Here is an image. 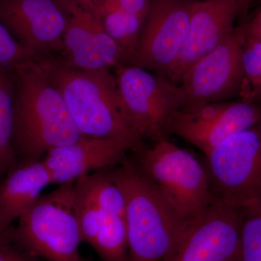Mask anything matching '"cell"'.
<instances>
[{
    "mask_svg": "<svg viewBox=\"0 0 261 261\" xmlns=\"http://www.w3.org/2000/svg\"><path fill=\"white\" fill-rule=\"evenodd\" d=\"M13 73V144L23 162L41 161L51 149L84 137L39 58L20 65Z\"/></svg>",
    "mask_w": 261,
    "mask_h": 261,
    "instance_id": "cell-1",
    "label": "cell"
},
{
    "mask_svg": "<svg viewBox=\"0 0 261 261\" xmlns=\"http://www.w3.org/2000/svg\"><path fill=\"white\" fill-rule=\"evenodd\" d=\"M48 78L61 92L84 137L117 139L140 151L142 140L132 128L110 70L80 69L53 57H39Z\"/></svg>",
    "mask_w": 261,
    "mask_h": 261,
    "instance_id": "cell-2",
    "label": "cell"
},
{
    "mask_svg": "<svg viewBox=\"0 0 261 261\" xmlns=\"http://www.w3.org/2000/svg\"><path fill=\"white\" fill-rule=\"evenodd\" d=\"M123 163L110 174L126 201L129 261H162L190 224L176 214L139 168Z\"/></svg>",
    "mask_w": 261,
    "mask_h": 261,
    "instance_id": "cell-3",
    "label": "cell"
},
{
    "mask_svg": "<svg viewBox=\"0 0 261 261\" xmlns=\"http://www.w3.org/2000/svg\"><path fill=\"white\" fill-rule=\"evenodd\" d=\"M139 152V169L183 221L191 224L210 207L214 198L208 176L193 154L165 137Z\"/></svg>",
    "mask_w": 261,
    "mask_h": 261,
    "instance_id": "cell-4",
    "label": "cell"
},
{
    "mask_svg": "<svg viewBox=\"0 0 261 261\" xmlns=\"http://www.w3.org/2000/svg\"><path fill=\"white\" fill-rule=\"evenodd\" d=\"M14 238L19 247L47 261H85L75 211V181L63 184L19 218Z\"/></svg>",
    "mask_w": 261,
    "mask_h": 261,
    "instance_id": "cell-5",
    "label": "cell"
},
{
    "mask_svg": "<svg viewBox=\"0 0 261 261\" xmlns=\"http://www.w3.org/2000/svg\"><path fill=\"white\" fill-rule=\"evenodd\" d=\"M214 201L244 207L261 200V121L205 154Z\"/></svg>",
    "mask_w": 261,
    "mask_h": 261,
    "instance_id": "cell-6",
    "label": "cell"
},
{
    "mask_svg": "<svg viewBox=\"0 0 261 261\" xmlns=\"http://www.w3.org/2000/svg\"><path fill=\"white\" fill-rule=\"evenodd\" d=\"M117 88L128 123L142 140L164 137L173 113L181 109L179 87L137 65L116 68Z\"/></svg>",
    "mask_w": 261,
    "mask_h": 261,
    "instance_id": "cell-7",
    "label": "cell"
},
{
    "mask_svg": "<svg viewBox=\"0 0 261 261\" xmlns=\"http://www.w3.org/2000/svg\"><path fill=\"white\" fill-rule=\"evenodd\" d=\"M245 40L242 25L235 28L224 42L187 70L178 84L181 109L239 97Z\"/></svg>",
    "mask_w": 261,
    "mask_h": 261,
    "instance_id": "cell-8",
    "label": "cell"
},
{
    "mask_svg": "<svg viewBox=\"0 0 261 261\" xmlns=\"http://www.w3.org/2000/svg\"><path fill=\"white\" fill-rule=\"evenodd\" d=\"M194 0H152L130 64L167 76L190 29Z\"/></svg>",
    "mask_w": 261,
    "mask_h": 261,
    "instance_id": "cell-9",
    "label": "cell"
},
{
    "mask_svg": "<svg viewBox=\"0 0 261 261\" xmlns=\"http://www.w3.org/2000/svg\"><path fill=\"white\" fill-rule=\"evenodd\" d=\"M66 15L63 60L80 69L110 70L129 64L124 51L108 35L92 0H60Z\"/></svg>",
    "mask_w": 261,
    "mask_h": 261,
    "instance_id": "cell-10",
    "label": "cell"
},
{
    "mask_svg": "<svg viewBox=\"0 0 261 261\" xmlns=\"http://www.w3.org/2000/svg\"><path fill=\"white\" fill-rule=\"evenodd\" d=\"M242 207L215 200L162 261H238Z\"/></svg>",
    "mask_w": 261,
    "mask_h": 261,
    "instance_id": "cell-11",
    "label": "cell"
},
{
    "mask_svg": "<svg viewBox=\"0 0 261 261\" xmlns=\"http://www.w3.org/2000/svg\"><path fill=\"white\" fill-rule=\"evenodd\" d=\"M0 21L37 57L63 51L67 19L60 0H0Z\"/></svg>",
    "mask_w": 261,
    "mask_h": 261,
    "instance_id": "cell-12",
    "label": "cell"
},
{
    "mask_svg": "<svg viewBox=\"0 0 261 261\" xmlns=\"http://www.w3.org/2000/svg\"><path fill=\"white\" fill-rule=\"evenodd\" d=\"M249 1L194 0L186 42L166 78L178 85L192 65L214 50L233 32L237 19Z\"/></svg>",
    "mask_w": 261,
    "mask_h": 261,
    "instance_id": "cell-13",
    "label": "cell"
},
{
    "mask_svg": "<svg viewBox=\"0 0 261 261\" xmlns=\"http://www.w3.org/2000/svg\"><path fill=\"white\" fill-rule=\"evenodd\" d=\"M129 149L123 140L82 137L70 145L51 149L42 161L53 184L63 185L122 162Z\"/></svg>",
    "mask_w": 261,
    "mask_h": 261,
    "instance_id": "cell-14",
    "label": "cell"
},
{
    "mask_svg": "<svg viewBox=\"0 0 261 261\" xmlns=\"http://www.w3.org/2000/svg\"><path fill=\"white\" fill-rule=\"evenodd\" d=\"M174 114V113H173ZM261 121V104L231 101L219 118L208 124H195L173 115L167 132L181 137L207 154L229 137Z\"/></svg>",
    "mask_w": 261,
    "mask_h": 261,
    "instance_id": "cell-15",
    "label": "cell"
},
{
    "mask_svg": "<svg viewBox=\"0 0 261 261\" xmlns=\"http://www.w3.org/2000/svg\"><path fill=\"white\" fill-rule=\"evenodd\" d=\"M50 184V174L42 160L13 168L0 184V231L32 207Z\"/></svg>",
    "mask_w": 261,
    "mask_h": 261,
    "instance_id": "cell-16",
    "label": "cell"
},
{
    "mask_svg": "<svg viewBox=\"0 0 261 261\" xmlns=\"http://www.w3.org/2000/svg\"><path fill=\"white\" fill-rule=\"evenodd\" d=\"M92 247L104 261H129L125 218L106 214Z\"/></svg>",
    "mask_w": 261,
    "mask_h": 261,
    "instance_id": "cell-17",
    "label": "cell"
},
{
    "mask_svg": "<svg viewBox=\"0 0 261 261\" xmlns=\"http://www.w3.org/2000/svg\"><path fill=\"white\" fill-rule=\"evenodd\" d=\"M98 10V9H97ZM106 32L126 53L129 64L135 54L146 17L121 10L99 11Z\"/></svg>",
    "mask_w": 261,
    "mask_h": 261,
    "instance_id": "cell-18",
    "label": "cell"
},
{
    "mask_svg": "<svg viewBox=\"0 0 261 261\" xmlns=\"http://www.w3.org/2000/svg\"><path fill=\"white\" fill-rule=\"evenodd\" d=\"M7 73L0 70V173L13 168L15 162L13 144L14 84Z\"/></svg>",
    "mask_w": 261,
    "mask_h": 261,
    "instance_id": "cell-19",
    "label": "cell"
},
{
    "mask_svg": "<svg viewBox=\"0 0 261 261\" xmlns=\"http://www.w3.org/2000/svg\"><path fill=\"white\" fill-rule=\"evenodd\" d=\"M84 190L106 214L125 218L126 201L120 187L113 181L110 172H98L77 179Z\"/></svg>",
    "mask_w": 261,
    "mask_h": 261,
    "instance_id": "cell-20",
    "label": "cell"
},
{
    "mask_svg": "<svg viewBox=\"0 0 261 261\" xmlns=\"http://www.w3.org/2000/svg\"><path fill=\"white\" fill-rule=\"evenodd\" d=\"M238 99L261 104V42L246 37L243 51V79Z\"/></svg>",
    "mask_w": 261,
    "mask_h": 261,
    "instance_id": "cell-21",
    "label": "cell"
},
{
    "mask_svg": "<svg viewBox=\"0 0 261 261\" xmlns=\"http://www.w3.org/2000/svg\"><path fill=\"white\" fill-rule=\"evenodd\" d=\"M238 261H261V200L242 207Z\"/></svg>",
    "mask_w": 261,
    "mask_h": 261,
    "instance_id": "cell-22",
    "label": "cell"
},
{
    "mask_svg": "<svg viewBox=\"0 0 261 261\" xmlns=\"http://www.w3.org/2000/svg\"><path fill=\"white\" fill-rule=\"evenodd\" d=\"M75 211L82 241L92 246L106 213L78 181H75Z\"/></svg>",
    "mask_w": 261,
    "mask_h": 261,
    "instance_id": "cell-23",
    "label": "cell"
},
{
    "mask_svg": "<svg viewBox=\"0 0 261 261\" xmlns=\"http://www.w3.org/2000/svg\"><path fill=\"white\" fill-rule=\"evenodd\" d=\"M39 58L23 47L0 21V70L13 71L20 65Z\"/></svg>",
    "mask_w": 261,
    "mask_h": 261,
    "instance_id": "cell-24",
    "label": "cell"
},
{
    "mask_svg": "<svg viewBox=\"0 0 261 261\" xmlns=\"http://www.w3.org/2000/svg\"><path fill=\"white\" fill-rule=\"evenodd\" d=\"M151 1L152 0H96L93 2L99 11L121 10L146 17Z\"/></svg>",
    "mask_w": 261,
    "mask_h": 261,
    "instance_id": "cell-25",
    "label": "cell"
},
{
    "mask_svg": "<svg viewBox=\"0 0 261 261\" xmlns=\"http://www.w3.org/2000/svg\"><path fill=\"white\" fill-rule=\"evenodd\" d=\"M0 261H42L40 257L33 255L23 249L15 248L7 245H0Z\"/></svg>",
    "mask_w": 261,
    "mask_h": 261,
    "instance_id": "cell-26",
    "label": "cell"
},
{
    "mask_svg": "<svg viewBox=\"0 0 261 261\" xmlns=\"http://www.w3.org/2000/svg\"><path fill=\"white\" fill-rule=\"evenodd\" d=\"M247 38L261 42V8L247 23L242 25Z\"/></svg>",
    "mask_w": 261,
    "mask_h": 261,
    "instance_id": "cell-27",
    "label": "cell"
},
{
    "mask_svg": "<svg viewBox=\"0 0 261 261\" xmlns=\"http://www.w3.org/2000/svg\"><path fill=\"white\" fill-rule=\"evenodd\" d=\"M93 1H96V0H93Z\"/></svg>",
    "mask_w": 261,
    "mask_h": 261,
    "instance_id": "cell-28",
    "label": "cell"
}]
</instances>
